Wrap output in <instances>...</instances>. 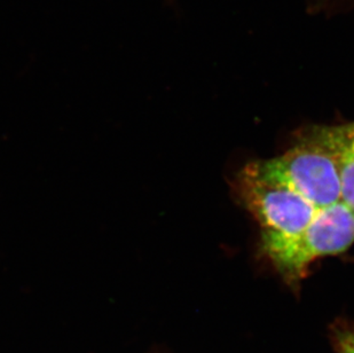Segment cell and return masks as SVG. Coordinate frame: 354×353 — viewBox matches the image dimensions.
<instances>
[{"label":"cell","instance_id":"277c9868","mask_svg":"<svg viewBox=\"0 0 354 353\" xmlns=\"http://www.w3.org/2000/svg\"><path fill=\"white\" fill-rule=\"evenodd\" d=\"M345 127L346 134L341 154V201L354 212V147L348 124H345Z\"/></svg>","mask_w":354,"mask_h":353},{"label":"cell","instance_id":"3957f363","mask_svg":"<svg viewBox=\"0 0 354 353\" xmlns=\"http://www.w3.org/2000/svg\"><path fill=\"white\" fill-rule=\"evenodd\" d=\"M353 244L354 212L338 201L317 209L298 235L261 239V251L284 280L297 284L315 260L345 253Z\"/></svg>","mask_w":354,"mask_h":353},{"label":"cell","instance_id":"5b68a950","mask_svg":"<svg viewBox=\"0 0 354 353\" xmlns=\"http://www.w3.org/2000/svg\"><path fill=\"white\" fill-rule=\"evenodd\" d=\"M338 353H354V329L348 327L338 328L335 333Z\"/></svg>","mask_w":354,"mask_h":353},{"label":"cell","instance_id":"6da1fadb","mask_svg":"<svg viewBox=\"0 0 354 353\" xmlns=\"http://www.w3.org/2000/svg\"><path fill=\"white\" fill-rule=\"evenodd\" d=\"M345 134V124L308 127L286 153L268 162L315 209H322L341 201Z\"/></svg>","mask_w":354,"mask_h":353},{"label":"cell","instance_id":"8992f818","mask_svg":"<svg viewBox=\"0 0 354 353\" xmlns=\"http://www.w3.org/2000/svg\"><path fill=\"white\" fill-rule=\"evenodd\" d=\"M350 127V137H351L352 146L354 147V122L353 123L348 124Z\"/></svg>","mask_w":354,"mask_h":353},{"label":"cell","instance_id":"7a4b0ae2","mask_svg":"<svg viewBox=\"0 0 354 353\" xmlns=\"http://www.w3.org/2000/svg\"><path fill=\"white\" fill-rule=\"evenodd\" d=\"M237 197L261 226V239L301 233L315 209L268 161H254L237 174Z\"/></svg>","mask_w":354,"mask_h":353}]
</instances>
